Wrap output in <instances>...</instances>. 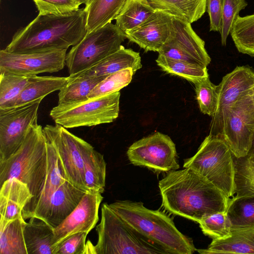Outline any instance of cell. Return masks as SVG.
Masks as SVG:
<instances>
[{
  "mask_svg": "<svg viewBox=\"0 0 254 254\" xmlns=\"http://www.w3.org/2000/svg\"><path fill=\"white\" fill-rule=\"evenodd\" d=\"M162 205L170 213L198 223L218 212H227L230 198L190 168L173 170L159 182Z\"/></svg>",
  "mask_w": 254,
  "mask_h": 254,
  "instance_id": "6da1fadb",
  "label": "cell"
},
{
  "mask_svg": "<svg viewBox=\"0 0 254 254\" xmlns=\"http://www.w3.org/2000/svg\"><path fill=\"white\" fill-rule=\"evenodd\" d=\"M85 8L63 14L40 15L14 34L5 50L25 53L66 49L78 43L86 35Z\"/></svg>",
  "mask_w": 254,
  "mask_h": 254,
  "instance_id": "7a4b0ae2",
  "label": "cell"
},
{
  "mask_svg": "<svg viewBox=\"0 0 254 254\" xmlns=\"http://www.w3.org/2000/svg\"><path fill=\"white\" fill-rule=\"evenodd\" d=\"M109 205L131 227L167 254H192L196 251L192 239L179 231L164 212L148 209L142 202L128 200Z\"/></svg>",
  "mask_w": 254,
  "mask_h": 254,
  "instance_id": "3957f363",
  "label": "cell"
},
{
  "mask_svg": "<svg viewBox=\"0 0 254 254\" xmlns=\"http://www.w3.org/2000/svg\"><path fill=\"white\" fill-rule=\"evenodd\" d=\"M47 164L46 137L42 126L36 123L30 126L18 150L0 162V186L9 179H17L27 185L33 195L30 200H33L40 192Z\"/></svg>",
  "mask_w": 254,
  "mask_h": 254,
  "instance_id": "277c9868",
  "label": "cell"
},
{
  "mask_svg": "<svg viewBox=\"0 0 254 254\" xmlns=\"http://www.w3.org/2000/svg\"><path fill=\"white\" fill-rule=\"evenodd\" d=\"M97 244H86V254H157L167 253L131 227L107 203L101 207L96 226Z\"/></svg>",
  "mask_w": 254,
  "mask_h": 254,
  "instance_id": "5b68a950",
  "label": "cell"
},
{
  "mask_svg": "<svg viewBox=\"0 0 254 254\" xmlns=\"http://www.w3.org/2000/svg\"><path fill=\"white\" fill-rule=\"evenodd\" d=\"M183 167L190 168L205 177L228 198L233 197L234 157L220 135L209 134L196 153L184 160Z\"/></svg>",
  "mask_w": 254,
  "mask_h": 254,
  "instance_id": "8992f818",
  "label": "cell"
},
{
  "mask_svg": "<svg viewBox=\"0 0 254 254\" xmlns=\"http://www.w3.org/2000/svg\"><path fill=\"white\" fill-rule=\"evenodd\" d=\"M126 36L115 24L109 23L90 32L66 54L65 65L69 76L94 65L119 50Z\"/></svg>",
  "mask_w": 254,
  "mask_h": 254,
  "instance_id": "52a82bcc",
  "label": "cell"
},
{
  "mask_svg": "<svg viewBox=\"0 0 254 254\" xmlns=\"http://www.w3.org/2000/svg\"><path fill=\"white\" fill-rule=\"evenodd\" d=\"M120 95L117 91L79 103L58 104L50 116L55 124L66 128L111 123L119 116Z\"/></svg>",
  "mask_w": 254,
  "mask_h": 254,
  "instance_id": "ba28073f",
  "label": "cell"
},
{
  "mask_svg": "<svg viewBox=\"0 0 254 254\" xmlns=\"http://www.w3.org/2000/svg\"><path fill=\"white\" fill-rule=\"evenodd\" d=\"M253 90L228 107L220 121L217 134L221 136L235 158L247 155L252 147L254 135Z\"/></svg>",
  "mask_w": 254,
  "mask_h": 254,
  "instance_id": "9c48e42d",
  "label": "cell"
},
{
  "mask_svg": "<svg viewBox=\"0 0 254 254\" xmlns=\"http://www.w3.org/2000/svg\"><path fill=\"white\" fill-rule=\"evenodd\" d=\"M43 129L46 138L56 149L64 178L75 187L87 191L84 161L94 147L58 124L47 125Z\"/></svg>",
  "mask_w": 254,
  "mask_h": 254,
  "instance_id": "30bf717a",
  "label": "cell"
},
{
  "mask_svg": "<svg viewBox=\"0 0 254 254\" xmlns=\"http://www.w3.org/2000/svg\"><path fill=\"white\" fill-rule=\"evenodd\" d=\"M127 154L133 165L155 172H169L179 168L175 143L168 135L160 132L134 142Z\"/></svg>",
  "mask_w": 254,
  "mask_h": 254,
  "instance_id": "8fae6325",
  "label": "cell"
},
{
  "mask_svg": "<svg viewBox=\"0 0 254 254\" xmlns=\"http://www.w3.org/2000/svg\"><path fill=\"white\" fill-rule=\"evenodd\" d=\"M42 99L16 107L0 109V162L6 160L18 150L30 126L37 123Z\"/></svg>",
  "mask_w": 254,
  "mask_h": 254,
  "instance_id": "7c38bea8",
  "label": "cell"
},
{
  "mask_svg": "<svg viewBox=\"0 0 254 254\" xmlns=\"http://www.w3.org/2000/svg\"><path fill=\"white\" fill-rule=\"evenodd\" d=\"M158 54L204 67L211 62L204 41L194 32L191 23L174 16L170 35Z\"/></svg>",
  "mask_w": 254,
  "mask_h": 254,
  "instance_id": "4fadbf2b",
  "label": "cell"
},
{
  "mask_svg": "<svg viewBox=\"0 0 254 254\" xmlns=\"http://www.w3.org/2000/svg\"><path fill=\"white\" fill-rule=\"evenodd\" d=\"M66 49L13 53L0 51V72L32 76L44 72H55L65 65Z\"/></svg>",
  "mask_w": 254,
  "mask_h": 254,
  "instance_id": "5bb4252c",
  "label": "cell"
},
{
  "mask_svg": "<svg viewBox=\"0 0 254 254\" xmlns=\"http://www.w3.org/2000/svg\"><path fill=\"white\" fill-rule=\"evenodd\" d=\"M254 88V70L248 65L236 66L216 85L217 106L210 126L209 134L217 135L224 112L240 97Z\"/></svg>",
  "mask_w": 254,
  "mask_h": 254,
  "instance_id": "9a60e30c",
  "label": "cell"
},
{
  "mask_svg": "<svg viewBox=\"0 0 254 254\" xmlns=\"http://www.w3.org/2000/svg\"><path fill=\"white\" fill-rule=\"evenodd\" d=\"M101 194L98 191H87L71 213L54 229L55 248L69 236L79 232L88 234L96 226L99 220L100 204L103 199Z\"/></svg>",
  "mask_w": 254,
  "mask_h": 254,
  "instance_id": "2e32d148",
  "label": "cell"
},
{
  "mask_svg": "<svg viewBox=\"0 0 254 254\" xmlns=\"http://www.w3.org/2000/svg\"><path fill=\"white\" fill-rule=\"evenodd\" d=\"M46 139L48 156L46 176L38 196L24 207L22 217L24 219L34 217L42 220L53 195L66 180L62 173L55 148Z\"/></svg>",
  "mask_w": 254,
  "mask_h": 254,
  "instance_id": "e0dca14e",
  "label": "cell"
},
{
  "mask_svg": "<svg viewBox=\"0 0 254 254\" xmlns=\"http://www.w3.org/2000/svg\"><path fill=\"white\" fill-rule=\"evenodd\" d=\"M172 19L171 14L155 10L145 21L126 33V38L146 52L158 53L170 35Z\"/></svg>",
  "mask_w": 254,
  "mask_h": 254,
  "instance_id": "ac0fdd59",
  "label": "cell"
},
{
  "mask_svg": "<svg viewBox=\"0 0 254 254\" xmlns=\"http://www.w3.org/2000/svg\"><path fill=\"white\" fill-rule=\"evenodd\" d=\"M86 192L66 180L53 195L42 220L55 228L75 208Z\"/></svg>",
  "mask_w": 254,
  "mask_h": 254,
  "instance_id": "d6986e66",
  "label": "cell"
},
{
  "mask_svg": "<svg viewBox=\"0 0 254 254\" xmlns=\"http://www.w3.org/2000/svg\"><path fill=\"white\" fill-rule=\"evenodd\" d=\"M141 67L139 53L131 49H126L122 45L119 50L108 55L92 67L73 76H105L127 68H132L135 73Z\"/></svg>",
  "mask_w": 254,
  "mask_h": 254,
  "instance_id": "ffe728a7",
  "label": "cell"
},
{
  "mask_svg": "<svg viewBox=\"0 0 254 254\" xmlns=\"http://www.w3.org/2000/svg\"><path fill=\"white\" fill-rule=\"evenodd\" d=\"M0 187V220L7 222L22 217L24 207L33 197L27 185L12 178Z\"/></svg>",
  "mask_w": 254,
  "mask_h": 254,
  "instance_id": "44dd1931",
  "label": "cell"
},
{
  "mask_svg": "<svg viewBox=\"0 0 254 254\" xmlns=\"http://www.w3.org/2000/svg\"><path fill=\"white\" fill-rule=\"evenodd\" d=\"M24 235L28 254H53L54 229L44 220L30 218Z\"/></svg>",
  "mask_w": 254,
  "mask_h": 254,
  "instance_id": "7402d4cb",
  "label": "cell"
},
{
  "mask_svg": "<svg viewBox=\"0 0 254 254\" xmlns=\"http://www.w3.org/2000/svg\"><path fill=\"white\" fill-rule=\"evenodd\" d=\"M196 251L202 254H254V229L232 230L230 237L213 239L207 249Z\"/></svg>",
  "mask_w": 254,
  "mask_h": 254,
  "instance_id": "603a6c76",
  "label": "cell"
},
{
  "mask_svg": "<svg viewBox=\"0 0 254 254\" xmlns=\"http://www.w3.org/2000/svg\"><path fill=\"white\" fill-rule=\"evenodd\" d=\"M68 79V76H38L35 80L25 87L16 98L0 109L16 107L43 99L48 94L60 90Z\"/></svg>",
  "mask_w": 254,
  "mask_h": 254,
  "instance_id": "cb8c5ba5",
  "label": "cell"
},
{
  "mask_svg": "<svg viewBox=\"0 0 254 254\" xmlns=\"http://www.w3.org/2000/svg\"><path fill=\"white\" fill-rule=\"evenodd\" d=\"M128 0H89L85 5L87 32L112 22L125 7Z\"/></svg>",
  "mask_w": 254,
  "mask_h": 254,
  "instance_id": "d4e9b609",
  "label": "cell"
},
{
  "mask_svg": "<svg viewBox=\"0 0 254 254\" xmlns=\"http://www.w3.org/2000/svg\"><path fill=\"white\" fill-rule=\"evenodd\" d=\"M207 0H147L155 10L166 12L192 23L206 10Z\"/></svg>",
  "mask_w": 254,
  "mask_h": 254,
  "instance_id": "484cf974",
  "label": "cell"
},
{
  "mask_svg": "<svg viewBox=\"0 0 254 254\" xmlns=\"http://www.w3.org/2000/svg\"><path fill=\"white\" fill-rule=\"evenodd\" d=\"M26 224L23 217L0 220V254H28L24 235Z\"/></svg>",
  "mask_w": 254,
  "mask_h": 254,
  "instance_id": "4316f807",
  "label": "cell"
},
{
  "mask_svg": "<svg viewBox=\"0 0 254 254\" xmlns=\"http://www.w3.org/2000/svg\"><path fill=\"white\" fill-rule=\"evenodd\" d=\"M107 76H68L67 83L59 90L58 104H74L88 100V96L93 89Z\"/></svg>",
  "mask_w": 254,
  "mask_h": 254,
  "instance_id": "83f0119b",
  "label": "cell"
},
{
  "mask_svg": "<svg viewBox=\"0 0 254 254\" xmlns=\"http://www.w3.org/2000/svg\"><path fill=\"white\" fill-rule=\"evenodd\" d=\"M227 213L232 230L254 229V195L230 198Z\"/></svg>",
  "mask_w": 254,
  "mask_h": 254,
  "instance_id": "f1b7e54d",
  "label": "cell"
},
{
  "mask_svg": "<svg viewBox=\"0 0 254 254\" xmlns=\"http://www.w3.org/2000/svg\"><path fill=\"white\" fill-rule=\"evenodd\" d=\"M155 11L147 0H128L115 19V24L126 33L141 24Z\"/></svg>",
  "mask_w": 254,
  "mask_h": 254,
  "instance_id": "f546056e",
  "label": "cell"
},
{
  "mask_svg": "<svg viewBox=\"0 0 254 254\" xmlns=\"http://www.w3.org/2000/svg\"><path fill=\"white\" fill-rule=\"evenodd\" d=\"M84 171L87 191L102 193L105 190L106 174V163L103 155L93 148L85 159Z\"/></svg>",
  "mask_w": 254,
  "mask_h": 254,
  "instance_id": "4dcf8cb0",
  "label": "cell"
},
{
  "mask_svg": "<svg viewBox=\"0 0 254 254\" xmlns=\"http://www.w3.org/2000/svg\"><path fill=\"white\" fill-rule=\"evenodd\" d=\"M157 65L171 75L180 76L193 83L209 76L207 67L158 55Z\"/></svg>",
  "mask_w": 254,
  "mask_h": 254,
  "instance_id": "1f68e13d",
  "label": "cell"
},
{
  "mask_svg": "<svg viewBox=\"0 0 254 254\" xmlns=\"http://www.w3.org/2000/svg\"><path fill=\"white\" fill-rule=\"evenodd\" d=\"M235 192L233 197L254 195V154L234 157Z\"/></svg>",
  "mask_w": 254,
  "mask_h": 254,
  "instance_id": "d6a6232c",
  "label": "cell"
},
{
  "mask_svg": "<svg viewBox=\"0 0 254 254\" xmlns=\"http://www.w3.org/2000/svg\"><path fill=\"white\" fill-rule=\"evenodd\" d=\"M230 34L240 53L254 57V14L238 15Z\"/></svg>",
  "mask_w": 254,
  "mask_h": 254,
  "instance_id": "836d02e7",
  "label": "cell"
},
{
  "mask_svg": "<svg viewBox=\"0 0 254 254\" xmlns=\"http://www.w3.org/2000/svg\"><path fill=\"white\" fill-rule=\"evenodd\" d=\"M38 75L25 76L0 72V108L17 97Z\"/></svg>",
  "mask_w": 254,
  "mask_h": 254,
  "instance_id": "e575fe53",
  "label": "cell"
},
{
  "mask_svg": "<svg viewBox=\"0 0 254 254\" xmlns=\"http://www.w3.org/2000/svg\"><path fill=\"white\" fill-rule=\"evenodd\" d=\"M203 234L212 240L226 239L231 235V223L227 212H218L210 215L199 222Z\"/></svg>",
  "mask_w": 254,
  "mask_h": 254,
  "instance_id": "d590c367",
  "label": "cell"
},
{
  "mask_svg": "<svg viewBox=\"0 0 254 254\" xmlns=\"http://www.w3.org/2000/svg\"><path fill=\"white\" fill-rule=\"evenodd\" d=\"M134 74L132 68H127L107 76L93 89L88 99L119 91L130 82Z\"/></svg>",
  "mask_w": 254,
  "mask_h": 254,
  "instance_id": "8d00e7d4",
  "label": "cell"
},
{
  "mask_svg": "<svg viewBox=\"0 0 254 254\" xmlns=\"http://www.w3.org/2000/svg\"><path fill=\"white\" fill-rule=\"evenodd\" d=\"M194 84L196 98L201 112L212 117L217 103L216 85L211 82L209 76Z\"/></svg>",
  "mask_w": 254,
  "mask_h": 254,
  "instance_id": "74e56055",
  "label": "cell"
},
{
  "mask_svg": "<svg viewBox=\"0 0 254 254\" xmlns=\"http://www.w3.org/2000/svg\"><path fill=\"white\" fill-rule=\"evenodd\" d=\"M248 5L246 0H222V23L220 32L222 46L226 45L227 39L241 10Z\"/></svg>",
  "mask_w": 254,
  "mask_h": 254,
  "instance_id": "f35d334b",
  "label": "cell"
},
{
  "mask_svg": "<svg viewBox=\"0 0 254 254\" xmlns=\"http://www.w3.org/2000/svg\"><path fill=\"white\" fill-rule=\"evenodd\" d=\"M40 15L63 14L78 10L81 5L77 0H33Z\"/></svg>",
  "mask_w": 254,
  "mask_h": 254,
  "instance_id": "ab89813d",
  "label": "cell"
},
{
  "mask_svg": "<svg viewBox=\"0 0 254 254\" xmlns=\"http://www.w3.org/2000/svg\"><path fill=\"white\" fill-rule=\"evenodd\" d=\"M87 234H73L57 244L53 254H83Z\"/></svg>",
  "mask_w": 254,
  "mask_h": 254,
  "instance_id": "60d3db41",
  "label": "cell"
},
{
  "mask_svg": "<svg viewBox=\"0 0 254 254\" xmlns=\"http://www.w3.org/2000/svg\"><path fill=\"white\" fill-rule=\"evenodd\" d=\"M222 0H207L206 9L209 17V31L220 32L222 23Z\"/></svg>",
  "mask_w": 254,
  "mask_h": 254,
  "instance_id": "b9f144b4",
  "label": "cell"
},
{
  "mask_svg": "<svg viewBox=\"0 0 254 254\" xmlns=\"http://www.w3.org/2000/svg\"><path fill=\"white\" fill-rule=\"evenodd\" d=\"M254 154V135L252 147H251L248 154Z\"/></svg>",
  "mask_w": 254,
  "mask_h": 254,
  "instance_id": "7bdbcfd3",
  "label": "cell"
},
{
  "mask_svg": "<svg viewBox=\"0 0 254 254\" xmlns=\"http://www.w3.org/2000/svg\"><path fill=\"white\" fill-rule=\"evenodd\" d=\"M81 4H84L86 5L89 0H77Z\"/></svg>",
  "mask_w": 254,
  "mask_h": 254,
  "instance_id": "ee69618b",
  "label": "cell"
},
{
  "mask_svg": "<svg viewBox=\"0 0 254 254\" xmlns=\"http://www.w3.org/2000/svg\"><path fill=\"white\" fill-rule=\"evenodd\" d=\"M253 98H254V90H253Z\"/></svg>",
  "mask_w": 254,
  "mask_h": 254,
  "instance_id": "f6af8a7d",
  "label": "cell"
}]
</instances>
